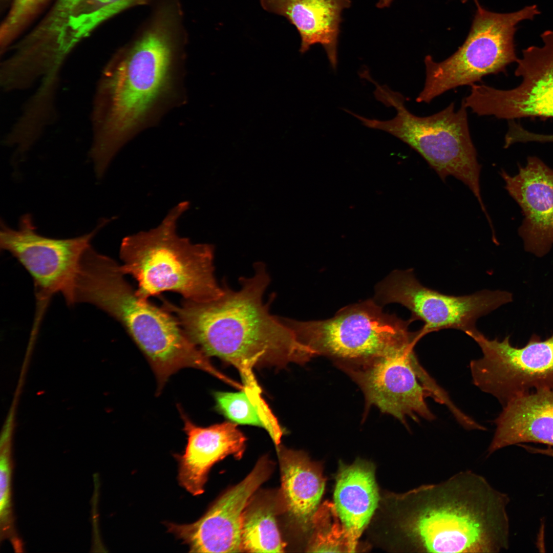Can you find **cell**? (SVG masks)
<instances>
[{
	"instance_id": "7a4b0ae2",
	"label": "cell",
	"mask_w": 553,
	"mask_h": 553,
	"mask_svg": "<svg viewBox=\"0 0 553 553\" xmlns=\"http://www.w3.org/2000/svg\"><path fill=\"white\" fill-rule=\"evenodd\" d=\"M172 12H160L107 63L91 112L89 156L103 174L130 140L185 102L184 54Z\"/></svg>"
},
{
	"instance_id": "4fadbf2b",
	"label": "cell",
	"mask_w": 553,
	"mask_h": 553,
	"mask_svg": "<svg viewBox=\"0 0 553 553\" xmlns=\"http://www.w3.org/2000/svg\"><path fill=\"white\" fill-rule=\"evenodd\" d=\"M134 6L126 0H56L41 20L15 43L16 51L39 72L62 69L74 49L99 25Z\"/></svg>"
},
{
	"instance_id": "f546056e",
	"label": "cell",
	"mask_w": 553,
	"mask_h": 553,
	"mask_svg": "<svg viewBox=\"0 0 553 553\" xmlns=\"http://www.w3.org/2000/svg\"><path fill=\"white\" fill-rule=\"evenodd\" d=\"M366 71V70H364V71H363V72H364V71ZM363 72H362V73H363ZM361 73L360 74V76H361Z\"/></svg>"
},
{
	"instance_id": "484cf974",
	"label": "cell",
	"mask_w": 553,
	"mask_h": 553,
	"mask_svg": "<svg viewBox=\"0 0 553 553\" xmlns=\"http://www.w3.org/2000/svg\"><path fill=\"white\" fill-rule=\"evenodd\" d=\"M7 443L1 444L4 446L1 451L0 460V517L1 529L4 531V535H8L13 528L11 503V467L9 449Z\"/></svg>"
},
{
	"instance_id": "44dd1931",
	"label": "cell",
	"mask_w": 553,
	"mask_h": 553,
	"mask_svg": "<svg viewBox=\"0 0 553 553\" xmlns=\"http://www.w3.org/2000/svg\"><path fill=\"white\" fill-rule=\"evenodd\" d=\"M380 497L372 463L357 459L341 462L336 477L334 505L343 526L348 552H355L358 539L378 506Z\"/></svg>"
},
{
	"instance_id": "9a60e30c",
	"label": "cell",
	"mask_w": 553,
	"mask_h": 553,
	"mask_svg": "<svg viewBox=\"0 0 553 553\" xmlns=\"http://www.w3.org/2000/svg\"><path fill=\"white\" fill-rule=\"evenodd\" d=\"M272 470V462L262 457L250 473L219 497L200 519L189 524L167 523L168 531L188 545L189 552H242L244 511Z\"/></svg>"
},
{
	"instance_id": "277c9868",
	"label": "cell",
	"mask_w": 553,
	"mask_h": 553,
	"mask_svg": "<svg viewBox=\"0 0 553 553\" xmlns=\"http://www.w3.org/2000/svg\"><path fill=\"white\" fill-rule=\"evenodd\" d=\"M124 275L114 260L90 247L80 261L73 304H92L122 325L149 363L158 394L181 369L211 372L214 366L209 357L188 336L177 317L140 298Z\"/></svg>"
},
{
	"instance_id": "6da1fadb",
	"label": "cell",
	"mask_w": 553,
	"mask_h": 553,
	"mask_svg": "<svg viewBox=\"0 0 553 553\" xmlns=\"http://www.w3.org/2000/svg\"><path fill=\"white\" fill-rule=\"evenodd\" d=\"M509 502L484 476L460 471L380 498L372 538L396 552L498 553L509 547Z\"/></svg>"
},
{
	"instance_id": "52a82bcc",
	"label": "cell",
	"mask_w": 553,
	"mask_h": 553,
	"mask_svg": "<svg viewBox=\"0 0 553 553\" xmlns=\"http://www.w3.org/2000/svg\"><path fill=\"white\" fill-rule=\"evenodd\" d=\"M281 318L315 355L330 357L336 363L394 354L414 347L419 341L417 332L409 330L410 320L384 312L372 300L345 307L327 320Z\"/></svg>"
},
{
	"instance_id": "5bb4252c",
	"label": "cell",
	"mask_w": 553,
	"mask_h": 553,
	"mask_svg": "<svg viewBox=\"0 0 553 553\" xmlns=\"http://www.w3.org/2000/svg\"><path fill=\"white\" fill-rule=\"evenodd\" d=\"M543 45L522 50L515 75L519 85L509 90L484 84L471 86L463 99L467 109L479 116L514 120L525 117H553V30L540 35Z\"/></svg>"
},
{
	"instance_id": "e0dca14e",
	"label": "cell",
	"mask_w": 553,
	"mask_h": 553,
	"mask_svg": "<svg viewBox=\"0 0 553 553\" xmlns=\"http://www.w3.org/2000/svg\"><path fill=\"white\" fill-rule=\"evenodd\" d=\"M178 410L184 423L187 444L183 454L176 455L179 463L178 481L194 496L204 492L210 469L228 456L241 459L246 448V437L232 422L207 427L195 424L181 407Z\"/></svg>"
},
{
	"instance_id": "9c48e42d",
	"label": "cell",
	"mask_w": 553,
	"mask_h": 553,
	"mask_svg": "<svg viewBox=\"0 0 553 553\" xmlns=\"http://www.w3.org/2000/svg\"><path fill=\"white\" fill-rule=\"evenodd\" d=\"M110 221L102 219L91 232L66 239L39 235L28 214L20 218L17 230L1 221V249L16 258L33 280L37 301L36 322L56 293L61 294L67 304L73 305L74 286L82 257L91 246L93 238Z\"/></svg>"
},
{
	"instance_id": "83f0119b",
	"label": "cell",
	"mask_w": 553,
	"mask_h": 553,
	"mask_svg": "<svg viewBox=\"0 0 553 553\" xmlns=\"http://www.w3.org/2000/svg\"><path fill=\"white\" fill-rule=\"evenodd\" d=\"M549 455H552L553 456V449H550L549 450Z\"/></svg>"
},
{
	"instance_id": "8fae6325",
	"label": "cell",
	"mask_w": 553,
	"mask_h": 553,
	"mask_svg": "<svg viewBox=\"0 0 553 553\" xmlns=\"http://www.w3.org/2000/svg\"><path fill=\"white\" fill-rule=\"evenodd\" d=\"M414 347L400 352L358 363H339L360 387L367 406H375L406 424V418L417 421L435 418L426 398L440 386L420 364Z\"/></svg>"
},
{
	"instance_id": "f1b7e54d",
	"label": "cell",
	"mask_w": 553,
	"mask_h": 553,
	"mask_svg": "<svg viewBox=\"0 0 553 553\" xmlns=\"http://www.w3.org/2000/svg\"><path fill=\"white\" fill-rule=\"evenodd\" d=\"M512 121H514V120H512ZM511 121L510 122H511V121ZM510 122H508V123H509ZM504 142H505V138H504ZM505 145H506V146L509 147V146H507V145L506 144L505 142Z\"/></svg>"
},
{
	"instance_id": "603a6c76",
	"label": "cell",
	"mask_w": 553,
	"mask_h": 553,
	"mask_svg": "<svg viewBox=\"0 0 553 553\" xmlns=\"http://www.w3.org/2000/svg\"><path fill=\"white\" fill-rule=\"evenodd\" d=\"M214 396L216 410L233 423L262 428L276 447L280 445L284 430L262 395L243 388L237 392L217 391Z\"/></svg>"
},
{
	"instance_id": "d4e9b609",
	"label": "cell",
	"mask_w": 553,
	"mask_h": 553,
	"mask_svg": "<svg viewBox=\"0 0 553 553\" xmlns=\"http://www.w3.org/2000/svg\"><path fill=\"white\" fill-rule=\"evenodd\" d=\"M47 0H11L1 25L0 45L7 48L16 39Z\"/></svg>"
},
{
	"instance_id": "8992f818",
	"label": "cell",
	"mask_w": 553,
	"mask_h": 553,
	"mask_svg": "<svg viewBox=\"0 0 553 553\" xmlns=\"http://www.w3.org/2000/svg\"><path fill=\"white\" fill-rule=\"evenodd\" d=\"M375 98L396 110L388 120L370 119L349 111L365 126L386 132L418 152L443 180L453 176L466 185L477 199L486 219L490 218L481 197L480 174L476 148L470 133L467 108L463 101L455 111V103L426 117L411 113L405 99L398 92L373 79Z\"/></svg>"
},
{
	"instance_id": "7402d4cb",
	"label": "cell",
	"mask_w": 553,
	"mask_h": 553,
	"mask_svg": "<svg viewBox=\"0 0 553 553\" xmlns=\"http://www.w3.org/2000/svg\"><path fill=\"white\" fill-rule=\"evenodd\" d=\"M276 502L253 496L245 508L242 521V552H282L285 543L276 520Z\"/></svg>"
},
{
	"instance_id": "ffe728a7",
	"label": "cell",
	"mask_w": 553,
	"mask_h": 553,
	"mask_svg": "<svg viewBox=\"0 0 553 553\" xmlns=\"http://www.w3.org/2000/svg\"><path fill=\"white\" fill-rule=\"evenodd\" d=\"M270 13L286 17L301 38L300 51L304 53L315 44L325 50L331 67L337 65V44L341 14L351 0H260Z\"/></svg>"
},
{
	"instance_id": "4316f807",
	"label": "cell",
	"mask_w": 553,
	"mask_h": 553,
	"mask_svg": "<svg viewBox=\"0 0 553 553\" xmlns=\"http://www.w3.org/2000/svg\"><path fill=\"white\" fill-rule=\"evenodd\" d=\"M393 1V0H379L378 3H377V7L378 8H384L385 7H388L390 5ZM467 0H462V2L464 3ZM473 1L475 3L476 6L479 4L478 0Z\"/></svg>"
},
{
	"instance_id": "d6986e66",
	"label": "cell",
	"mask_w": 553,
	"mask_h": 553,
	"mask_svg": "<svg viewBox=\"0 0 553 553\" xmlns=\"http://www.w3.org/2000/svg\"><path fill=\"white\" fill-rule=\"evenodd\" d=\"M496 419L487 457L506 446L524 442L553 448V390L533 391L514 397Z\"/></svg>"
},
{
	"instance_id": "30bf717a",
	"label": "cell",
	"mask_w": 553,
	"mask_h": 553,
	"mask_svg": "<svg viewBox=\"0 0 553 553\" xmlns=\"http://www.w3.org/2000/svg\"><path fill=\"white\" fill-rule=\"evenodd\" d=\"M375 298L385 305L398 303L408 309L412 323L421 321L419 339L425 335L445 329L459 330L470 336L477 330V320L513 301L506 291L483 290L473 294L454 296L442 293L422 285L412 269L395 270L379 283Z\"/></svg>"
},
{
	"instance_id": "cb8c5ba5",
	"label": "cell",
	"mask_w": 553,
	"mask_h": 553,
	"mask_svg": "<svg viewBox=\"0 0 553 553\" xmlns=\"http://www.w3.org/2000/svg\"><path fill=\"white\" fill-rule=\"evenodd\" d=\"M306 551L348 552L345 530L334 503L320 505L312 519Z\"/></svg>"
},
{
	"instance_id": "ac0fdd59",
	"label": "cell",
	"mask_w": 553,
	"mask_h": 553,
	"mask_svg": "<svg viewBox=\"0 0 553 553\" xmlns=\"http://www.w3.org/2000/svg\"><path fill=\"white\" fill-rule=\"evenodd\" d=\"M276 448L281 476L280 505L300 534L310 535L325 488L322 466L302 451L280 445Z\"/></svg>"
},
{
	"instance_id": "ba28073f",
	"label": "cell",
	"mask_w": 553,
	"mask_h": 553,
	"mask_svg": "<svg viewBox=\"0 0 553 553\" xmlns=\"http://www.w3.org/2000/svg\"><path fill=\"white\" fill-rule=\"evenodd\" d=\"M476 6L469 34L454 54L439 62L430 55L425 57L426 79L417 102L429 103L449 90L471 86L486 75L504 72L518 59L514 44L517 24L541 13L536 5L505 13Z\"/></svg>"
},
{
	"instance_id": "7c38bea8",
	"label": "cell",
	"mask_w": 553,
	"mask_h": 553,
	"mask_svg": "<svg viewBox=\"0 0 553 553\" xmlns=\"http://www.w3.org/2000/svg\"><path fill=\"white\" fill-rule=\"evenodd\" d=\"M470 337L482 352L470 363L473 382L503 406L533 391L553 390V334L544 341L533 335L520 348L511 345L509 336L490 339L477 330Z\"/></svg>"
},
{
	"instance_id": "5b68a950",
	"label": "cell",
	"mask_w": 553,
	"mask_h": 553,
	"mask_svg": "<svg viewBox=\"0 0 553 553\" xmlns=\"http://www.w3.org/2000/svg\"><path fill=\"white\" fill-rule=\"evenodd\" d=\"M189 205L187 201L179 203L156 228L123 239L120 267L137 281L140 298L173 291L185 300L205 303L223 294L214 274V246L193 244L177 233L178 220Z\"/></svg>"
},
{
	"instance_id": "2e32d148",
	"label": "cell",
	"mask_w": 553,
	"mask_h": 553,
	"mask_svg": "<svg viewBox=\"0 0 553 553\" xmlns=\"http://www.w3.org/2000/svg\"><path fill=\"white\" fill-rule=\"evenodd\" d=\"M519 169L515 176L500 174L524 215L519 233L525 250L542 257L553 246V170L535 156Z\"/></svg>"
},
{
	"instance_id": "3957f363",
	"label": "cell",
	"mask_w": 553,
	"mask_h": 553,
	"mask_svg": "<svg viewBox=\"0 0 553 553\" xmlns=\"http://www.w3.org/2000/svg\"><path fill=\"white\" fill-rule=\"evenodd\" d=\"M250 277L239 279L238 290L223 283L218 299L178 306L163 299V307L175 315L190 339L209 357H217L239 371L244 388L262 392L253 369L304 364L315 356L293 331L272 315L264 294L270 282L265 265L257 262Z\"/></svg>"
}]
</instances>
